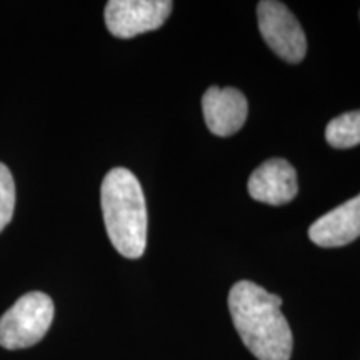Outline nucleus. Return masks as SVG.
I'll list each match as a JSON object with an SVG mask.
<instances>
[{
  "mask_svg": "<svg viewBox=\"0 0 360 360\" xmlns=\"http://www.w3.org/2000/svg\"><path fill=\"white\" fill-rule=\"evenodd\" d=\"M260 34L270 49L283 60L299 64L307 53L302 25L287 6L276 0H262L257 7Z\"/></svg>",
  "mask_w": 360,
  "mask_h": 360,
  "instance_id": "obj_4",
  "label": "nucleus"
},
{
  "mask_svg": "<svg viewBox=\"0 0 360 360\" xmlns=\"http://www.w3.org/2000/svg\"><path fill=\"white\" fill-rule=\"evenodd\" d=\"M15 209V184L6 165L0 164V232L11 222Z\"/></svg>",
  "mask_w": 360,
  "mask_h": 360,
  "instance_id": "obj_10",
  "label": "nucleus"
},
{
  "mask_svg": "<svg viewBox=\"0 0 360 360\" xmlns=\"http://www.w3.org/2000/svg\"><path fill=\"white\" fill-rule=\"evenodd\" d=\"M202 110L210 132L217 137H229L244 127L249 105L240 90L210 87L202 97Z\"/></svg>",
  "mask_w": 360,
  "mask_h": 360,
  "instance_id": "obj_6",
  "label": "nucleus"
},
{
  "mask_svg": "<svg viewBox=\"0 0 360 360\" xmlns=\"http://www.w3.org/2000/svg\"><path fill=\"white\" fill-rule=\"evenodd\" d=\"M252 199L269 205H283L299 192L295 169L285 159H270L260 164L249 179Z\"/></svg>",
  "mask_w": 360,
  "mask_h": 360,
  "instance_id": "obj_7",
  "label": "nucleus"
},
{
  "mask_svg": "<svg viewBox=\"0 0 360 360\" xmlns=\"http://www.w3.org/2000/svg\"><path fill=\"white\" fill-rule=\"evenodd\" d=\"M53 312L52 299L44 292L22 295L0 319V345L8 350L32 347L51 328Z\"/></svg>",
  "mask_w": 360,
  "mask_h": 360,
  "instance_id": "obj_3",
  "label": "nucleus"
},
{
  "mask_svg": "<svg viewBox=\"0 0 360 360\" xmlns=\"http://www.w3.org/2000/svg\"><path fill=\"white\" fill-rule=\"evenodd\" d=\"M328 146L334 148H350L360 143V110L345 112L328 122L326 129Z\"/></svg>",
  "mask_w": 360,
  "mask_h": 360,
  "instance_id": "obj_9",
  "label": "nucleus"
},
{
  "mask_svg": "<svg viewBox=\"0 0 360 360\" xmlns=\"http://www.w3.org/2000/svg\"><path fill=\"white\" fill-rule=\"evenodd\" d=\"M107 236L120 255L142 257L147 245V205L142 187L130 170L112 169L101 188Z\"/></svg>",
  "mask_w": 360,
  "mask_h": 360,
  "instance_id": "obj_2",
  "label": "nucleus"
},
{
  "mask_svg": "<svg viewBox=\"0 0 360 360\" xmlns=\"http://www.w3.org/2000/svg\"><path fill=\"white\" fill-rule=\"evenodd\" d=\"M360 237V193L334 210L315 220L309 229V238L315 245L332 249L344 247Z\"/></svg>",
  "mask_w": 360,
  "mask_h": 360,
  "instance_id": "obj_8",
  "label": "nucleus"
},
{
  "mask_svg": "<svg viewBox=\"0 0 360 360\" xmlns=\"http://www.w3.org/2000/svg\"><path fill=\"white\" fill-rule=\"evenodd\" d=\"M281 307V297L249 281L237 282L229 294L236 330L259 360L290 359L294 339Z\"/></svg>",
  "mask_w": 360,
  "mask_h": 360,
  "instance_id": "obj_1",
  "label": "nucleus"
},
{
  "mask_svg": "<svg viewBox=\"0 0 360 360\" xmlns=\"http://www.w3.org/2000/svg\"><path fill=\"white\" fill-rule=\"evenodd\" d=\"M170 0H110L105 6V25L119 39H132L160 29L169 19Z\"/></svg>",
  "mask_w": 360,
  "mask_h": 360,
  "instance_id": "obj_5",
  "label": "nucleus"
}]
</instances>
